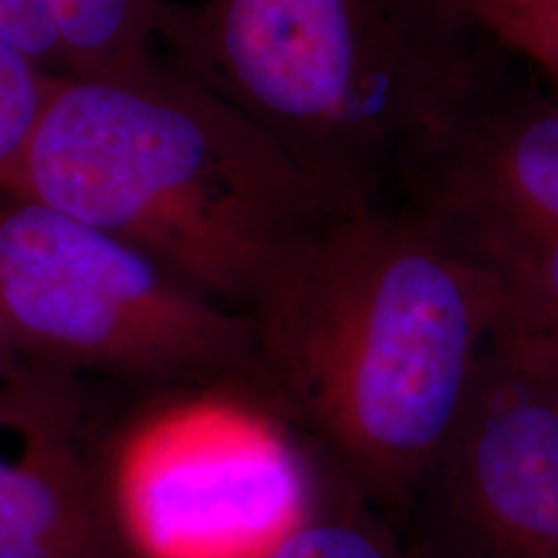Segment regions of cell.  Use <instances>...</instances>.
<instances>
[{"label": "cell", "instance_id": "9c48e42d", "mask_svg": "<svg viewBox=\"0 0 558 558\" xmlns=\"http://www.w3.org/2000/svg\"><path fill=\"white\" fill-rule=\"evenodd\" d=\"M60 75L122 73L156 60L171 0H47Z\"/></svg>", "mask_w": 558, "mask_h": 558}, {"label": "cell", "instance_id": "6da1fadb", "mask_svg": "<svg viewBox=\"0 0 558 558\" xmlns=\"http://www.w3.org/2000/svg\"><path fill=\"white\" fill-rule=\"evenodd\" d=\"M246 318L259 401L399 520L469 403L497 326L488 284L396 207L337 209Z\"/></svg>", "mask_w": 558, "mask_h": 558}, {"label": "cell", "instance_id": "9a60e30c", "mask_svg": "<svg viewBox=\"0 0 558 558\" xmlns=\"http://www.w3.org/2000/svg\"><path fill=\"white\" fill-rule=\"evenodd\" d=\"M512 344H520V341H512ZM520 347L533 349V352H538L541 357H546L548 362H554V365L558 367V339L556 341H546V344H520Z\"/></svg>", "mask_w": 558, "mask_h": 558}, {"label": "cell", "instance_id": "52a82bcc", "mask_svg": "<svg viewBox=\"0 0 558 558\" xmlns=\"http://www.w3.org/2000/svg\"><path fill=\"white\" fill-rule=\"evenodd\" d=\"M403 558H558V367L488 339L469 403L393 522Z\"/></svg>", "mask_w": 558, "mask_h": 558}, {"label": "cell", "instance_id": "30bf717a", "mask_svg": "<svg viewBox=\"0 0 558 558\" xmlns=\"http://www.w3.org/2000/svg\"><path fill=\"white\" fill-rule=\"evenodd\" d=\"M347 494L298 518L259 558H403L393 522Z\"/></svg>", "mask_w": 558, "mask_h": 558}, {"label": "cell", "instance_id": "8992f818", "mask_svg": "<svg viewBox=\"0 0 558 558\" xmlns=\"http://www.w3.org/2000/svg\"><path fill=\"white\" fill-rule=\"evenodd\" d=\"M254 380L158 390L160 403L96 435L104 497L130 558H228L284 533L295 473L282 445L243 414Z\"/></svg>", "mask_w": 558, "mask_h": 558}, {"label": "cell", "instance_id": "ba28073f", "mask_svg": "<svg viewBox=\"0 0 558 558\" xmlns=\"http://www.w3.org/2000/svg\"><path fill=\"white\" fill-rule=\"evenodd\" d=\"M83 390L45 369L0 388V558H130Z\"/></svg>", "mask_w": 558, "mask_h": 558}, {"label": "cell", "instance_id": "5bb4252c", "mask_svg": "<svg viewBox=\"0 0 558 558\" xmlns=\"http://www.w3.org/2000/svg\"><path fill=\"white\" fill-rule=\"evenodd\" d=\"M34 369H37V367L26 365V362L19 357L16 349L11 347L9 337H5V331L0 329V388L29 378Z\"/></svg>", "mask_w": 558, "mask_h": 558}, {"label": "cell", "instance_id": "7a4b0ae2", "mask_svg": "<svg viewBox=\"0 0 558 558\" xmlns=\"http://www.w3.org/2000/svg\"><path fill=\"white\" fill-rule=\"evenodd\" d=\"M0 192L130 243L241 316L284 251L337 213L248 117L158 58L50 75Z\"/></svg>", "mask_w": 558, "mask_h": 558}, {"label": "cell", "instance_id": "4fadbf2b", "mask_svg": "<svg viewBox=\"0 0 558 558\" xmlns=\"http://www.w3.org/2000/svg\"><path fill=\"white\" fill-rule=\"evenodd\" d=\"M0 37L47 75H60L58 39L47 0H0Z\"/></svg>", "mask_w": 558, "mask_h": 558}, {"label": "cell", "instance_id": "8fae6325", "mask_svg": "<svg viewBox=\"0 0 558 558\" xmlns=\"http://www.w3.org/2000/svg\"><path fill=\"white\" fill-rule=\"evenodd\" d=\"M473 5L509 54L558 81V0H473Z\"/></svg>", "mask_w": 558, "mask_h": 558}, {"label": "cell", "instance_id": "5b68a950", "mask_svg": "<svg viewBox=\"0 0 558 558\" xmlns=\"http://www.w3.org/2000/svg\"><path fill=\"white\" fill-rule=\"evenodd\" d=\"M388 205L488 284L494 339H558V101L505 62Z\"/></svg>", "mask_w": 558, "mask_h": 558}, {"label": "cell", "instance_id": "7c38bea8", "mask_svg": "<svg viewBox=\"0 0 558 558\" xmlns=\"http://www.w3.org/2000/svg\"><path fill=\"white\" fill-rule=\"evenodd\" d=\"M50 75L0 37V190L19 163L45 104Z\"/></svg>", "mask_w": 558, "mask_h": 558}, {"label": "cell", "instance_id": "277c9868", "mask_svg": "<svg viewBox=\"0 0 558 558\" xmlns=\"http://www.w3.org/2000/svg\"><path fill=\"white\" fill-rule=\"evenodd\" d=\"M0 329L26 365L137 390L254 380L251 320L88 222L0 192Z\"/></svg>", "mask_w": 558, "mask_h": 558}, {"label": "cell", "instance_id": "3957f363", "mask_svg": "<svg viewBox=\"0 0 558 558\" xmlns=\"http://www.w3.org/2000/svg\"><path fill=\"white\" fill-rule=\"evenodd\" d=\"M160 39L333 209L388 205L509 58L473 0L171 3Z\"/></svg>", "mask_w": 558, "mask_h": 558}]
</instances>
